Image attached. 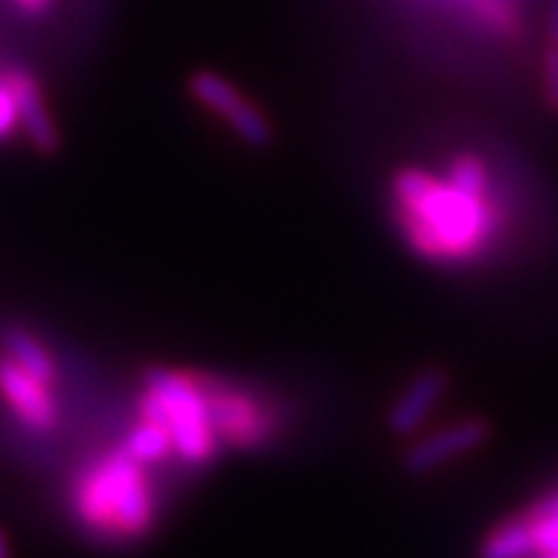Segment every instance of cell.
Returning <instances> with one entry per match:
<instances>
[{
  "label": "cell",
  "mask_w": 558,
  "mask_h": 558,
  "mask_svg": "<svg viewBox=\"0 0 558 558\" xmlns=\"http://www.w3.org/2000/svg\"><path fill=\"white\" fill-rule=\"evenodd\" d=\"M389 198L409 250L432 264L474 262L502 225L494 193L471 191L446 173L414 165L391 177Z\"/></svg>",
  "instance_id": "1"
},
{
  "label": "cell",
  "mask_w": 558,
  "mask_h": 558,
  "mask_svg": "<svg viewBox=\"0 0 558 558\" xmlns=\"http://www.w3.org/2000/svg\"><path fill=\"white\" fill-rule=\"evenodd\" d=\"M71 505L88 531L117 542L148 536L156 522V499L145 465L120 446L80 471Z\"/></svg>",
  "instance_id": "2"
},
{
  "label": "cell",
  "mask_w": 558,
  "mask_h": 558,
  "mask_svg": "<svg viewBox=\"0 0 558 558\" xmlns=\"http://www.w3.org/2000/svg\"><path fill=\"white\" fill-rule=\"evenodd\" d=\"M136 414L154 417L156 423L168 428L170 439H173V453L184 465H210L225 448L213 428L202 372L165 366L148 368L142 375Z\"/></svg>",
  "instance_id": "3"
},
{
  "label": "cell",
  "mask_w": 558,
  "mask_h": 558,
  "mask_svg": "<svg viewBox=\"0 0 558 558\" xmlns=\"http://www.w3.org/2000/svg\"><path fill=\"white\" fill-rule=\"evenodd\" d=\"M202 383H205L213 428L219 434L221 446L233 451H255L272 439L278 428L276 414L253 391L216 375H202Z\"/></svg>",
  "instance_id": "4"
},
{
  "label": "cell",
  "mask_w": 558,
  "mask_h": 558,
  "mask_svg": "<svg viewBox=\"0 0 558 558\" xmlns=\"http://www.w3.org/2000/svg\"><path fill=\"white\" fill-rule=\"evenodd\" d=\"M187 92L205 111L216 113L221 122H227V128L244 145L258 150L272 145L276 131L269 125L267 113L255 106L253 99L244 97L239 85H233L227 77H221V74L210 69H198L187 80Z\"/></svg>",
  "instance_id": "5"
},
{
  "label": "cell",
  "mask_w": 558,
  "mask_h": 558,
  "mask_svg": "<svg viewBox=\"0 0 558 558\" xmlns=\"http://www.w3.org/2000/svg\"><path fill=\"white\" fill-rule=\"evenodd\" d=\"M0 400L17 423L32 434H51L60 425L54 386L0 352Z\"/></svg>",
  "instance_id": "6"
},
{
  "label": "cell",
  "mask_w": 558,
  "mask_h": 558,
  "mask_svg": "<svg viewBox=\"0 0 558 558\" xmlns=\"http://www.w3.org/2000/svg\"><path fill=\"white\" fill-rule=\"evenodd\" d=\"M494 428L488 420L482 417H465L457 423L439 428V432L420 437L417 442H411L403 453V471L411 476L434 474L439 468H446L448 462L460 460L465 453L480 451L490 439Z\"/></svg>",
  "instance_id": "7"
},
{
  "label": "cell",
  "mask_w": 558,
  "mask_h": 558,
  "mask_svg": "<svg viewBox=\"0 0 558 558\" xmlns=\"http://www.w3.org/2000/svg\"><path fill=\"white\" fill-rule=\"evenodd\" d=\"M3 83L12 94L14 111H17V125H21L23 140L37 150V154H57L60 150V128L54 122L43 85L35 71L26 65H3L0 69Z\"/></svg>",
  "instance_id": "8"
},
{
  "label": "cell",
  "mask_w": 558,
  "mask_h": 558,
  "mask_svg": "<svg viewBox=\"0 0 558 558\" xmlns=\"http://www.w3.org/2000/svg\"><path fill=\"white\" fill-rule=\"evenodd\" d=\"M448 389H451V375L446 366H423L417 375L405 383L403 395L397 397L389 409L386 425L395 437H414L425 425V420L432 417L442 400H446Z\"/></svg>",
  "instance_id": "9"
},
{
  "label": "cell",
  "mask_w": 558,
  "mask_h": 558,
  "mask_svg": "<svg viewBox=\"0 0 558 558\" xmlns=\"http://www.w3.org/2000/svg\"><path fill=\"white\" fill-rule=\"evenodd\" d=\"M0 352H7L12 361L21 363L23 368H28L40 380L51 383V386L57 383V361L51 357L46 343L35 332L23 329V326H3L0 329Z\"/></svg>",
  "instance_id": "10"
},
{
  "label": "cell",
  "mask_w": 558,
  "mask_h": 558,
  "mask_svg": "<svg viewBox=\"0 0 558 558\" xmlns=\"http://www.w3.org/2000/svg\"><path fill=\"white\" fill-rule=\"evenodd\" d=\"M536 553L533 547V536L522 513L505 519L482 538L480 558H531Z\"/></svg>",
  "instance_id": "11"
},
{
  "label": "cell",
  "mask_w": 558,
  "mask_h": 558,
  "mask_svg": "<svg viewBox=\"0 0 558 558\" xmlns=\"http://www.w3.org/2000/svg\"><path fill=\"white\" fill-rule=\"evenodd\" d=\"M122 446L142 465H154V462H165L168 457H173V439H170L168 428L145 414H136L134 428L128 432Z\"/></svg>",
  "instance_id": "12"
},
{
  "label": "cell",
  "mask_w": 558,
  "mask_h": 558,
  "mask_svg": "<svg viewBox=\"0 0 558 558\" xmlns=\"http://www.w3.org/2000/svg\"><path fill=\"white\" fill-rule=\"evenodd\" d=\"M542 94L553 113H558V0L547 3L545 49H542Z\"/></svg>",
  "instance_id": "13"
},
{
  "label": "cell",
  "mask_w": 558,
  "mask_h": 558,
  "mask_svg": "<svg viewBox=\"0 0 558 558\" xmlns=\"http://www.w3.org/2000/svg\"><path fill=\"white\" fill-rule=\"evenodd\" d=\"M522 519L531 527L533 547H536L538 556H558V513L533 517V513L522 510Z\"/></svg>",
  "instance_id": "14"
},
{
  "label": "cell",
  "mask_w": 558,
  "mask_h": 558,
  "mask_svg": "<svg viewBox=\"0 0 558 558\" xmlns=\"http://www.w3.org/2000/svg\"><path fill=\"white\" fill-rule=\"evenodd\" d=\"M14 134H21V125H17V111H14L12 94H9L7 83H3V74H0V142L12 140Z\"/></svg>",
  "instance_id": "15"
},
{
  "label": "cell",
  "mask_w": 558,
  "mask_h": 558,
  "mask_svg": "<svg viewBox=\"0 0 558 558\" xmlns=\"http://www.w3.org/2000/svg\"><path fill=\"white\" fill-rule=\"evenodd\" d=\"M9 7L21 17H26V21H40V17H46L57 7V0H9Z\"/></svg>",
  "instance_id": "16"
},
{
  "label": "cell",
  "mask_w": 558,
  "mask_h": 558,
  "mask_svg": "<svg viewBox=\"0 0 558 558\" xmlns=\"http://www.w3.org/2000/svg\"><path fill=\"white\" fill-rule=\"evenodd\" d=\"M0 558H9V536L3 527H0Z\"/></svg>",
  "instance_id": "17"
}]
</instances>
